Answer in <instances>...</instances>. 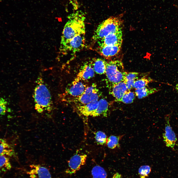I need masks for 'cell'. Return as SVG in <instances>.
<instances>
[{
	"instance_id": "6da1fadb",
	"label": "cell",
	"mask_w": 178,
	"mask_h": 178,
	"mask_svg": "<svg viewBox=\"0 0 178 178\" xmlns=\"http://www.w3.org/2000/svg\"><path fill=\"white\" fill-rule=\"evenodd\" d=\"M85 14L81 11H78L70 14L62 33L60 47L69 42L75 37L85 34Z\"/></svg>"
},
{
	"instance_id": "7a4b0ae2",
	"label": "cell",
	"mask_w": 178,
	"mask_h": 178,
	"mask_svg": "<svg viewBox=\"0 0 178 178\" xmlns=\"http://www.w3.org/2000/svg\"><path fill=\"white\" fill-rule=\"evenodd\" d=\"M36 83L33 97L35 109L40 113L51 111L53 108L51 94L41 74L38 76Z\"/></svg>"
},
{
	"instance_id": "3957f363",
	"label": "cell",
	"mask_w": 178,
	"mask_h": 178,
	"mask_svg": "<svg viewBox=\"0 0 178 178\" xmlns=\"http://www.w3.org/2000/svg\"><path fill=\"white\" fill-rule=\"evenodd\" d=\"M122 21L119 17H111L103 21L98 26L92 37L94 43L110 34L121 30Z\"/></svg>"
},
{
	"instance_id": "277c9868",
	"label": "cell",
	"mask_w": 178,
	"mask_h": 178,
	"mask_svg": "<svg viewBox=\"0 0 178 178\" xmlns=\"http://www.w3.org/2000/svg\"><path fill=\"white\" fill-rule=\"evenodd\" d=\"M126 72L121 61L116 60L107 62L105 74L109 88L124 81Z\"/></svg>"
},
{
	"instance_id": "5b68a950",
	"label": "cell",
	"mask_w": 178,
	"mask_h": 178,
	"mask_svg": "<svg viewBox=\"0 0 178 178\" xmlns=\"http://www.w3.org/2000/svg\"><path fill=\"white\" fill-rule=\"evenodd\" d=\"M101 93L95 83L88 87L83 93L80 96L69 99L66 101L81 105L86 104L92 102L99 100Z\"/></svg>"
},
{
	"instance_id": "8992f818",
	"label": "cell",
	"mask_w": 178,
	"mask_h": 178,
	"mask_svg": "<svg viewBox=\"0 0 178 178\" xmlns=\"http://www.w3.org/2000/svg\"><path fill=\"white\" fill-rule=\"evenodd\" d=\"M88 86L82 81L74 80L66 89L63 94V99L64 101L78 97L82 95Z\"/></svg>"
},
{
	"instance_id": "52a82bcc",
	"label": "cell",
	"mask_w": 178,
	"mask_h": 178,
	"mask_svg": "<svg viewBox=\"0 0 178 178\" xmlns=\"http://www.w3.org/2000/svg\"><path fill=\"white\" fill-rule=\"evenodd\" d=\"M24 171L29 178H53L48 169L42 164H30Z\"/></svg>"
},
{
	"instance_id": "ba28073f",
	"label": "cell",
	"mask_w": 178,
	"mask_h": 178,
	"mask_svg": "<svg viewBox=\"0 0 178 178\" xmlns=\"http://www.w3.org/2000/svg\"><path fill=\"white\" fill-rule=\"evenodd\" d=\"M85 34L77 36L64 46L60 47V50L63 52L69 51L73 53L83 49L85 45Z\"/></svg>"
},
{
	"instance_id": "9c48e42d",
	"label": "cell",
	"mask_w": 178,
	"mask_h": 178,
	"mask_svg": "<svg viewBox=\"0 0 178 178\" xmlns=\"http://www.w3.org/2000/svg\"><path fill=\"white\" fill-rule=\"evenodd\" d=\"M87 156L76 154L72 156L68 161V168L65 173L69 175L75 174L86 163Z\"/></svg>"
},
{
	"instance_id": "30bf717a",
	"label": "cell",
	"mask_w": 178,
	"mask_h": 178,
	"mask_svg": "<svg viewBox=\"0 0 178 178\" xmlns=\"http://www.w3.org/2000/svg\"><path fill=\"white\" fill-rule=\"evenodd\" d=\"M165 132L163 134V141L166 146L174 149L177 142V138L170 124V116L167 115L165 117Z\"/></svg>"
},
{
	"instance_id": "8fae6325",
	"label": "cell",
	"mask_w": 178,
	"mask_h": 178,
	"mask_svg": "<svg viewBox=\"0 0 178 178\" xmlns=\"http://www.w3.org/2000/svg\"><path fill=\"white\" fill-rule=\"evenodd\" d=\"M122 34L121 30L108 35L104 38L95 43L97 47H102L108 45H121L122 43Z\"/></svg>"
},
{
	"instance_id": "7c38bea8",
	"label": "cell",
	"mask_w": 178,
	"mask_h": 178,
	"mask_svg": "<svg viewBox=\"0 0 178 178\" xmlns=\"http://www.w3.org/2000/svg\"><path fill=\"white\" fill-rule=\"evenodd\" d=\"M121 45H108L97 47L96 51L100 55L106 58L114 56L120 51Z\"/></svg>"
},
{
	"instance_id": "4fadbf2b",
	"label": "cell",
	"mask_w": 178,
	"mask_h": 178,
	"mask_svg": "<svg viewBox=\"0 0 178 178\" xmlns=\"http://www.w3.org/2000/svg\"><path fill=\"white\" fill-rule=\"evenodd\" d=\"M95 73L91 63H86L83 67L74 80L76 81L87 80L94 77Z\"/></svg>"
},
{
	"instance_id": "5bb4252c",
	"label": "cell",
	"mask_w": 178,
	"mask_h": 178,
	"mask_svg": "<svg viewBox=\"0 0 178 178\" xmlns=\"http://www.w3.org/2000/svg\"><path fill=\"white\" fill-rule=\"evenodd\" d=\"M110 93L119 101L124 94L128 91L126 84L124 81L121 82L109 89Z\"/></svg>"
},
{
	"instance_id": "9a60e30c",
	"label": "cell",
	"mask_w": 178,
	"mask_h": 178,
	"mask_svg": "<svg viewBox=\"0 0 178 178\" xmlns=\"http://www.w3.org/2000/svg\"><path fill=\"white\" fill-rule=\"evenodd\" d=\"M109 110V104L105 99H101L98 100V106L96 110L89 116L96 117L101 115L107 117Z\"/></svg>"
},
{
	"instance_id": "2e32d148",
	"label": "cell",
	"mask_w": 178,
	"mask_h": 178,
	"mask_svg": "<svg viewBox=\"0 0 178 178\" xmlns=\"http://www.w3.org/2000/svg\"><path fill=\"white\" fill-rule=\"evenodd\" d=\"M98 103V100L95 101L85 105H77L76 108L78 111L82 115L88 116L96 110Z\"/></svg>"
},
{
	"instance_id": "e0dca14e",
	"label": "cell",
	"mask_w": 178,
	"mask_h": 178,
	"mask_svg": "<svg viewBox=\"0 0 178 178\" xmlns=\"http://www.w3.org/2000/svg\"><path fill=\"white\" fill-rule=\"evenodd\" d=\"M107 62L100 58L93 59L90 63L96 73L100 74H105Z\"/></svg>"
},
{
	"instance_id": "ac0fdd59",
	"label": "cell",
	"mask_w": 178,
	"mask_h": 178,
	"mask_svg": "<svg viewBox=\"0 0 178 178\" xmlns=\"http://www.w3.org/2000/svg\"><path fill=\"white\" fill-rule=\"evenodd\" d=\"M159 90V89L158 88H150L147 86L135 89V93L138 99H141L156 92Z\"/></svg>"
},
{
	"instance_id": "d6986e66",
	"label": "cell",
	"mask_w": 178,
	"mask_h": 178,
	"mask_svg": "<svg viewBox=\"0 0 178 178\" xmlns=\"http://www.w3.org/2000/svg\"><path fill=\"white\" fill-rule=\"evenodd\" d=\"M15 155L14 150L5 140L0 144V156L12 157Z\"/></svg>"
},
{
	"instance_id": "ffe728a7",
	"label": "cell",
	"mask_w": 178,
	"mask_h": 178,
	"mask_svg": "<svg viewBox=\"0 0 178 178\" xmlns=\"http://www.w3.org/2000/svg\"><path fill=\"white\" fill-rule=\"evenodd\" d=\"M91 173L93 178H107V176L105 170L99 165H96L93 167Z\"/></svg>"
},
{
	"instance_id": "44dd1931",
	"label": "cell",
	"mask_w": 178,
	"mask_h": 178,
	"mask_svg": "<svg viewBox=\"0 0 178 178\" xmlns=\"http://www.w3.org/2000/svg\"><path fill=\"white\" fill-rule=\"evenodd\" d=\"M123 136V135L110 136L107 140L106 143L108 147L111 149H113L119 147V142Z\"/></svg>"
},
{
	"instance_id": "7402d4cb",
	"label": "cell",
	"mask_w": 178,
	"mask_h": 178,
	"mask_svg": "<svg viewBox=\"0 0 178 178\" xmlns=\"http://www.w3.org/2000/svg\"><path fill=\"white\" fill-rule=\"evenodd\" d=\"M12 165L8 156H0V171L5 172L10 170Z\"/></svg>"
},
{
	"instance_id": "603a6c76",
	"label": "cell",
	"mask_w": 178,
	"mask_h": 178,
	"mask_svg": "<svg viewBox=\"0 0 178 178\" xmlns=\"http://www.w3.org/2000/svg\"><path fill=\"white\" fill-rule=\"evenodd\" d=\"M153 81V80L151 78L144 76L135 81L134 88L137 89L147 87L149 83Z\"/></svg>"
},
{
	"instance_id": "cb8c5ba5",
	"label": "cell",
	"mask_w": 178,
	"mask_h": 178,
	"mask_svg": "<svg viewBox=\"0 0 178 178\" xmlns=\"http://www.w3.org/2000/svg\"><path fill=\"white\" fill-rule=\"evenodd\" d=\"M135 94L134 92L128 90L124 94L119 102L126 104L132 103L134 99Z\"/></svg>"
},
{
	"instance_id": "d4e9b609",
	"label": "cell",
	"mask_w": 178,
	"mask_h": 178,
	"mask_svg": "<svg viewBox=\"0 0 178 178\" xmlns=\"http://www.w3.org/2000/svg\"><path fill=\"white\" fill-rule=\"evenodd\" d=\"M107 136L106 134L104 132L99 131L95 134V139L97 144L103 145L106 143Z\"/></svg>"
},
{
	"instance_id": "484cf974",
	"label": "cell",
	"mask_w": 178,
	"mask_h": 178,
	"mask_svg": "<svg viewBox=\"0 0 178 178\" xmlns=\"http://www.w3.org/2000/svg\"><path fill=\"white\" fill-rule=\"evenodd\" d=\"M151 171V168L147 165L141 166L138 169L139 178H146L148 176Z\"/></svg>"
},
{
	"instance_id": "4316f807",
	"label": "cell",
	"mask_w": 178,
	"mask_h": 178,
	"mask_svg": "<svg viewBox=\"0 0 178 178\" xmlns=\"http://www.w3.org/2000/svg\"><path fill=\"white\" fill-rule=\"evenodd\" d=\"M139 73L135 72H126L124 81H130L135 82L138 79Z\"/></svg>"
},
{
	"instance_id": "83f0119b",
	"label": "cell",
	"mask_w": 178,
	"mask_h": 178,
	"mask_svg": "<svg viewBox=\"0 0 178 178\" xmlns=\"http://www.w3.org/2000/svg\"><path fill=\"white\" fill-rule=\"evenodd\" d=\"M7 101L3 98L0 97V115H4L7 110Z\"/></svg>"
},
{
	"instance_id": "f1b7e54d",
	"label": "cell",
	"mask_w": 178,
	"mask_h": 178,
	"mask_svg": "<svg viewBox=\"0 0 178 178\" xmlns=\"http://www.w3.org/2000/svg\"><path fill=\"white\" fill-rule=\"evenodd\" d=\"M113 178H120L121 176L120 175L116 173L113 176Z\"/></svg>"
},
{
	"instance_id": "f546056e",
	"label": "cell",
	"mask_w": 178,
	"mask_h": 178,
	"mask_svg": "<svg viewBox=\"0 0 178 178\" xmlns=\"http://www.w3.org/2000/svg\"><path fill=\"white\" fill-rule=\"evenodd\" d=\"M5 140L0 138V144L4 142Z\"/></svg>"
},
{
	"instance_id": "4dcf8cb0",
	"label": "cell",
	"mask_w": 178,
	"mask_h": 178,
	"mask_svg": "<svg viewBox=\"0 0 178 178\" xmlns=\"http://www.w3.org/2000/svg\"><path fill=\"white\" fill-rule=\"evenodd\" d=\"M176 89L177 90V91H178V83L177 85H176Z\"/></svg>"
},
{
	"instance_id": "1f68e13d",
	"label": "cell",
	"mask_w": 178,
	"mask_h": 178,
	"mask_svg": "<svg viewBox=\"0 0 178 178\" xmlns=\"http://www.w3.org/2000/svg\"><path fill=\"white\" fill-rule=\"evenodd\" d=\"M0 178H2L1 177H0Z\"/></svg>"
}]
</instances>
